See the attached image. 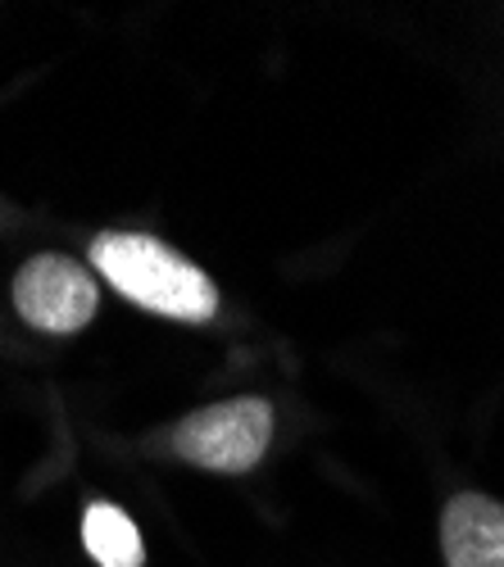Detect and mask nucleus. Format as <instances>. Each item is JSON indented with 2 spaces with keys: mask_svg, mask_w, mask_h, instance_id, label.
Returning <instances> with one entry per match:
<instances>
[{
  "mask_svg": "<svg viewBox=\"0 0 504 567\" xmlns=\"http://www.w3.org/2000/svg\"><path fill=\"white\" fill-rule=\"evenodd\" d=\"M91 268L146 313L173 322H209L218 313V287L209 272L151 231H101L91 241Z\"/></svg>",
  "mask_w": 504,
  "mask_h": 567,
  "instance_id": "nucleus-1",
  "label": "nucleus"
},
{
  "mask_svg": "<svg viewBox=\"0 0 504 567\" xmlns=\"http://www.w3.org/2000/svg\"><path fill=\"white\" fill-rule=\"evenodd\" d=\"M272 441V404L259 395L223 400L173 427V454L187 458L205 472H250Z\"/></svg>",
  "mask_w": 504,
  "mask_h": 567,
  "instance_id": "nucleus-2",
  "label": "nucleus"
},
{
  "mask_svg": "<svg viewBox=\"0 0 504 567\" xmlns=\"http://www.w3.org/2000/svg\"><path fill=\"white\" fill-rule=\"evenodd\" d=\"M14 309L41 337H73L96 318L101 287L69 255H32L14 272Z\"/></svg>",
  "mask_w": 504,
  "mask_h": 567,
  "instance_id": "nucleus-3",
  "label": "nucleus"
},
{
  "mask_svg": "<svg viewBox=\"0 0 504 567\" xmlns=\"http://www.w3.org/2000/svg\"><path fill=\"white\" fill-rule=\"evenodd\" d=\"M445 567H504V504L460 491L441 513Z\"/></svg>",
  "mask_w": 504,
  "mask_h": 567,
  "instance_id": "nucleus-4",
  "label": "nucleus"
},
{
  "mask_svg": "<svg viewBox=\"0 0 504 567\" xmlns=\"http://www.w3.org/2000/svg\"><path fill=\"white\" fill-rule=\"evenodd\" d=\"M82 545L96 558V567H146V545L136 523L119 504H86L82 513Z\"/></svg>",
  "mask_w": 504,
  "mask_h": 567,
  "instance_id": "nucleus-5",
  "label": "nucleus"
}]
</instances>
